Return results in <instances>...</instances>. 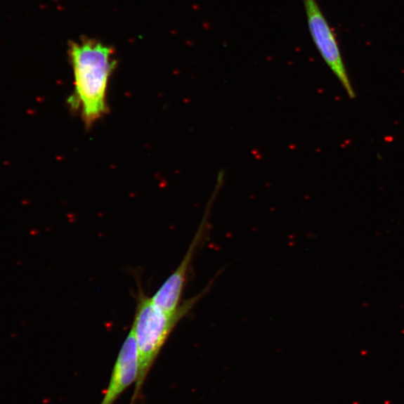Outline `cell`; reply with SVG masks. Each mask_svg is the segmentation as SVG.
<instances>
[{
  "label": "cell",
  "instance_id": "3",
  "mask_svg": "<svg viewBox=\"0 0 404 404\" xmlns=\"http://www.w3.org/2000/svg\"><path fill=\"white\" fill-rule=\"evenodd\" d=\"M311 39L322 59L337 77L351 99L356 93L346 68L337 34L323 14L318 0H303Z\"/></svg>",
  "mask_w": 404,
  "mask_h": 404
},
{
  "label": "cell",
  "instance_id": "1",
  "mask_svg": "<svg viewBox=\"0 0 404 404\" xmlns=\"http://www.w3.org/2000/svg\"><path fill=\"white\" fill-rule=\"evenodd\" d=\"M69 55L74 78V91L69 102L80 110L90 125L107 110L109 79L115 65L113 51L105 44L86 39L72 43Z\"/></svg>",
  "mask_w": 404,
  "mask_h": 404
},
{
  "label": "cell",
  "instance_id": "5",
  "mask_svg": "<svg viewBox=\"0 0 404 404\" xmlns=\"http://www.w3.org/2000/svg\"><path fill=\"white\" fill-rule=\"evenodd\" d=\"M137 377L138 353L131 330L122 346L100 404H114L126 389L136 382Z\"/></svg>",
  "mask_w": 404,
  "mask_h": 404
},
{
  "label": "cell",
  "instance_id": "2",
  "mask_svg": "<svg viewBox=\"0 0 404 404\" xmlns=\"http://www.w3.org/2000/svg\"><path fill=\"white\" fill-rule=\"evenodd\" d=\"M212 282L203 292L186 300L173 313H165L156 306L152 298L142 291L138 292L132 331L138 353V377L131 404L141 396L146 377L155 364L171 333L203 296Z\"/></svg>",
  "mask_w": 404,
  "mask_h": 404
},
{
  "label": "cell",
  "instance_id": "4",
  "mask_svg": "<svg viewBox=\"0 0 404 404\" xmlns=\"http://www.w3.org/2000/svg\"><path fill=\"white\" fill-rule=\"evenodd\" d=\"M223 181H217L211 198L207 204V211L202 219L200 226L178 268L172 273L159 289L152 297L154 304L167 313H173L179 308L184 286L187 281L188 273L193 258L201 242H202L209 228V219L211 207L213 205L216 195L221 190Z\"/></svg>",
  "mask_w": 404,
  "mask_h": 404
}]
</instances>
